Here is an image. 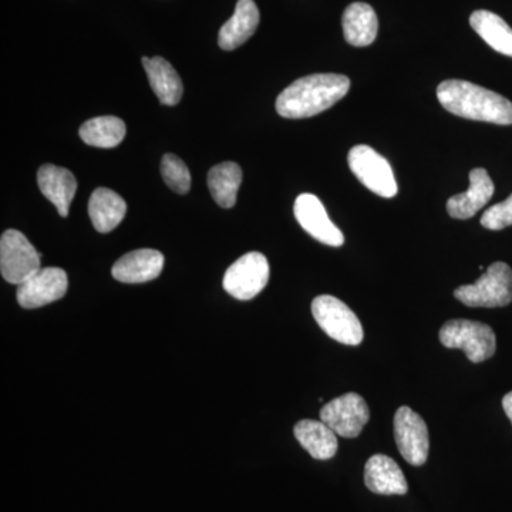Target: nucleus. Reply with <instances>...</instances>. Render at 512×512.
Returning <instances> with one entry per match:
<instances>
[{"label": "nucleus", "mask_w": 512, "mask_h": 512, "mask_svg": "<svg viewBox=\"0 0 512 512\" xmlns=\"http://www.w3.org/2000/svg\"><path fill=\"white\" fill-rule=\"evenodd\" d=\"M494 183L484 168H474L470 173V187L454 195L447 202V212L456 220L473 218L488 204L494 195Z\"/></svg>", "instance_id": "nucleus-14"}, {"label": "nucleus", "mask_w": 512, "mask_h": 512, "mask_svg": "<svg viewBox=\"0 0 512 512\" xmlns=\"http://www.w3.org/2000/svg\"><path fill=\"white\" fill-rule=\"evenodd\" d=\"M503 409L512 424V392L505 394L504 399H503Z\"/></svg>", "instance_id": "nucleus-27"}, {"label": "nucleus", "mask_w": 512, "mask_h": 512, "mask_svg": "<svg viewBox=\"0 0 512 512\" xmlns=\"http://www.w3.org/2000/svg\"><path fill=\"white\" fill-rule=\"evenodd\" d=\"M370 419L369 406L360 394L346 393L325 404L320 420L345 439H355Z\"/></svg>", "instance_id": "nucleus-10"}, {"label": "nucleus", "mask_w": 512, "mask_h": 512, "mask_svg": "<svg viewBox=\"0 0 512 512\" xmlns=\"http://www.w3.org/2000/svg\"><path fill=\"white\" fill-rule=\"evenodd\" d=\"M164 268V255L156 249H137L121 256L111 274L123 284H144L154 281Z\"/></svg>", "instance_id": "nucleus-13"}, {"label": "nucleus", "mask_w": 512, "mask_h": 512, "mask_svg": "<svg viewBox=\"0 0 512 512\" xmlns=\"http://www.w3.org/2000/svg\"><path fill=\"white\" fill-rule=\"evenodd\" d=\"M241 183V167L231 161L215 165L208 173V188H210L212 198L222 208H232L237 204Z\"/></svg>", "instance_id": "nucleus-23"}, {"label": "nucleus", "mask_w": 512, "mask_h": 512, "mask_svg": "<svg viewBox=\"0 0 512 512\" xmlns=\"http://www.w3.org/2000/svg\"><path fill=\"white\" fill-rule=\"evenodd\" d=\"M143 66L151 89L164 106H175L183 97L184 87L180 76L163 57H143Z\"/></svg>", "instance_id": "nucleus-19"}, {"label": "nucleus", "mask_w": 512, "mask_h": 512, "mask_svg": "<svg viewBox=\"0 0 512 512\" xmlns=\"http://www.w3.org/2000/svg\"><path fill=\"white\" fill-rule=\"evenodd\" d=\"M295 439L315 460H330L338 453V434L322 420H301L293 429Z\"/></svg>", "instance_id": "nucleus-18"}, {"label": "nucleus", "mask_w": 512, "mask_h": 512, "mask_svg": "<svg viewBox=\"0 0 512 512\" xmlns=\"http://www.w3.org/2000/svg\"><path fill=\"white\" fill-rule=\"evenodd\" d=\"M365 484L372 493L380 495H404L409 491L402 468L384 454H375L367 460Z\"/></svg>", "instance_id": "nucleus-16"}, {"label": "nucleus", "mask_w": 512, "mask_h": 512, "mask_svg": "<svg viewBox=\"0 0 512 512\" xmlns=\"http://www.w3.org/2000/svg\"><path fill=\"white\" fill-rule=\"evenodd\" d=\"M342 26L343 35L349 45L365 47L375 42L379 20L372 6L356 2L348 6L343 13Z\"/></svg>", "instance_id": "nucleus-20"}, {"label": "nucleus", "mask_w": 512, "mask_h": 512, "mask_svg": "<svg viewBox=\"0 0 512 512\" xmlns=\"http://www.w3.org/2000/svg\"><path fill=\"white\" fill-rule=\"evenodd\" d=\"M437 99L454 116L500 126L512 124L510 100L466 80L451 79L440 83L437 87Z\"/></svg>", "instance_id": "nucleus-2"}, {"label": "nucleus", "mask_w": 512, "mask_h": 512, "mask_svg": "<svg viewBox=\"0 0 512 512\" xmlns=\"http://www.w3.org/2000/svg\"><path fill=\"white\" fill-rule=\"evenodd\" d=\"M269 281V262L261 252H249L229 266L225 272V291L239 301L254 299Z\"/></svg>", "instance_id": "nucleus-8"}, {"label": "nucleus", "mask_w": 512, "mask_h": 512, "mask_svg": "<svg viewBox=\"0 0 512 512\" xmlns=\"http://www.w3.org/2000/svg\"><path fill=\"white\" fill-rule=\"evenodd\" d=\"M161 175L165 184L177 194H187L191 190L190 170L180 157L165 154L161 161Z\"/></svg>", "instance_id": "nucleus-25"}, {"label": "nucleus", "mask_w": 512, "mask_h": 512, "mask_svg": "<svg viewBox=\"0 0 512 512\" xmlns=\"http://www.w3.org/2000/svg\"><path fill=\"white\" fill-rule=\"evenodd\" d=\"M67 288H69V279L63 269L43 268L25 284L18 286L16 298L22 308H42L64 298Z\"/></svg>", "instance_id": "nucleus-12"}, {"label": "nucleus", "mask_w": 512, "mask_h": 512, "mask_svg": "<svg viewBox=\"0 0 512 512\" xmlns=\"http://www.w3.org/2000/svg\"><path fill=\"white\" fill-rule=\"evenodd\" d=\"M293 212H295V218L299 225L316 241L335 248L345 244L342 231L330 221L328 212L316 195H299L296 198Z\"/></svg>", "instance_id": "nucleus-11"}, {"label": "nucleus", "mask_w": 512, "mask_h": 512, "mask_svg": "<svg viewBox=\"0 0 512 512\" xmlns=\"http://www.w3.org/2000/svg\"><path fill=\"white\" fill-rule=\"evenodd\" d=\"M37 184L47 200L55 205L60 217L66 218L77 191L76 177L67 168L45 164L37 171Z\"/></svg>", "instance_id": "nucleus-15"}, {"label": "nucleus", "mask_w": 512, "mask_h": 512, "mask_svg": "<svg viewBox=\"0 0 512 512\" xmlns=\"http://www.w3.org/2000/svg\"><path fill=\"white\" fill-rule=\"evenodd\" d=\"M343 74H312L296 80L276 99V111L285 119H308L335 106L349 93Z\"/></svg>", "instance_id": "nucleus-1"}, {"label": "nucleus", "mask_w": 512, "mask_h": 512, "mask_svg": "<svg viewBox=\"0 0 512 512\" xmlns=\"http://www.w3.org/2000/svg\"><path fill=\"white\" fill-rule=\"evenodd\" d=\"M454 296L470 308H503L512 302V269L505 262H494L477 282L463 285Z\"/></svg>", "instance_id": "nucleus-3"}, {"label": "nucleus", "mask_w": 512, "mask_h": 512, "mask_svg": "<svg viewBox=\"0 0 512 512\" xmlns=\"http://www.w3.org/2000/svg\"><path fill=\"white\" fill-rule=\"evenodd\" d=\"M394 439L407 463L423 466L429 458L430 437L426 421L410 407H400L394 416Z\"/></svg>", "instance_id": "nucleus-9"}, {"label": "nucleus", "mask_w": 512, "mask_h": 512, "mask_svg": "<svg viewBox=\"0 0 512 512\" xmlns=\"http://www.w3.org/2000/svg\"><path fill=\"white\" fill-rule=\"evenodd\" d=\"M441 345L448 349H461L473 363L485 362L497 350L494 330L476 320L454 319L440 329Z\"/></svg>", "instance_id": "nucleus-4"}, {"label": "nucleus", "mask_w": 512, "mask_h": 512, "mask_svg": "<svg viewBox=\"0 0 512 512\" xmlns=\"http://www.w3.org/2000/svg\"><path fill=\"white\" fill-rule=\"evenodd\" d=\"M259 9L254 0H238L232 18L222 26L218 45L222 50H235L254 35L259 25Z\"/></svg>", "instance_id": "nucleus-17"}, {"label": "nucleus", "mask_w": 512, "mask_h": 512, "mask_svg": "<svg viewBox=\"0 0 512 512\" xmlns=\"http://www.w3.org/2000/svg\"><path fill=\"white\" fill-rule=\"evenodd\" d=\"M312 315L320 329L336 342L357 346L365 333L356 313L345 302L332 295H320L313 299Z\"/></svg>", "instance_id": "nucleus-5"}, {"label": "nucleus", "mask_w": 512, "mask_h": 512, "mask_svg": "<svg viewBox=\"0 0 512 512\" xmlns=\"http://www.w3.org/2000/svg\"><path fill=\"white\" fill-rule=\"evenodd\" d=\"M348 163L352 173L367 190L383 198L396 197L399 188L392 165L372 147L365 144L353 147L349 151Z\"/></svg>", "instance_id": "nucleus-7"}, {"label": "nucleus", "mask_w": 512, "mask_h": 512, "mask_svg": "<svg viewBox=\"0 0 512 512\" xmlns=\"http://www.w3.org/2000/svg\"><path fill=\"white\" fill-rule=\"evenodd\" d=\"M80 138L89 146L114 148L126 137V124L119 117L103 116L86 121L79 130Z\"/></svg>", "instance_id": "nucleus-24"}, {"label": "nucleus", "mask_w": 512, "mask_h": 512, "mask_svg": "<svg viewBox=\"0 0 512 512\" xmlns=\"http://www.w3.org/2000/svg\"><path fill=\"white\" fill-rule=\"evenodd\" d=\"M40 255L29 239L16 229L3 232L0 239V271L12 285L25 284L40 271Z\"/></svg>", "instance_id": "nucleus-6"}, {"label": "nucleus", "mask_w": 512, "mask_h": 512, "mask_svg": "<svg viewBox=\"0 0 512 512\" xmlns=\"http://www.w3.org/2000/svg\"><path fill=\"white\" fill-rule=\"evenodd\" d=\"M481 225L491 231H500L512 225V194L507 200L488 208L481 217Z\"/></svg>", "instance_id": "nucleus-26"}, {"label": "nucleus", "mask_w": 512, "mask_h": 512, "mask_svg": "<svg viewBox=\"0 0 512 512\" xmlns=\"http://www.w3.org/2000/svg\"><path fill=\"white\" fill-rule=\"evenodd\" d=\"M470 25L495 52L512 57V29L503 18L490 10H476L471 15Z\"/></svg>", "instance_id": "nucleus-22"}, {"label": "nucleus", "mask_w": 512, "mask_h": 512, "mask_svg": "<svg viewBox=\"0 0 512 512\" xmlns=\"http://www.w3.org/2000/svg\"><path fill=\"white\" fill-rule=\"evenodd\" d=\"M127 212V204L117 192L97 188L89 200V215L94 229L101 234L119 227Z\"/></svg>", "instance_id": "nucleus-21"}]
</instances>
